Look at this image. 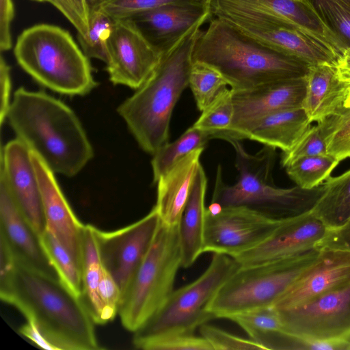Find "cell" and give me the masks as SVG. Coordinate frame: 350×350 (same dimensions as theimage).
Returning a JSON list of instances; mask_svg holds the SVG:
<instances>
[{
    "instance_id": "cell-1",
    "label": "cell",
    "mask_w": 350,
    "mask_h": 350,
    "mask_svg": "<svg viewBox=\"0 0 350 350\" xmlns=\"http://www.w3.org/2000/svg\"><path fill=\"white\" fill-rule=\"evenodd\" d=\"M0 297L33 323L56 350L102 349L82 299L58 278L16 262L0 279Z\"/></svg>"
},
{
    "instance_id": "cell-2",
    "label": "cell",
    "mask_w": 350,
    "mask_h": 350,
    "mask_svg": "<svg viewBox=\"0 0 350 350\" xmlns=\"http://www.w3.org/2000/svg\"><path fill=\"white\" fill-rule=\"evenodd\" d=\"M6 118L17 138L54 173L73 176L93 157L92 144L75 112L46 92L19 88Z\"/></svg>"
},
{
    "instance_id": "cell-3",
    "label": "cell",
    "mask_w": 350,
    "mask_h": 350,
    "mask_svg": "<svg viewBox=\"0 0 350 350\" xmlns=\"http://www.w3.org/2000/svg\"><path fill=\"white\" fill-rule=\"evenodd\" d=\"M193 62L217 69L233 90L306 77L309 65L284 54L215 17L200 31Z\"/></svg>"
},
{
    "instance_id": "cell-4",
    "label": "cell",
    "mask_w": 350,
    "mask_h": 350,
    "mask_svg": "<svg viewBox=\"0 0 350 350\" xmlns=\"http://www.w3.org/2000/svg\"><path fill=\"white\" fill-rule=\"evenodd\" d=\"M200 31V27H195L163 54L146 81L118 108L139 146L152 155L169 142L172 112L189 86L193 51Z\"/></svg>"
},
{
    "instance_id": "cell-5",
    "label": "cell",
    "mask_w": 350,
    "mask_h": 350,
    "mask_svg": "<svg viewBox=\"0 0 350 350\" xmlns=\"http://www.w3.org/2000/svg\"><path fill=\"white\" fill-rule=\"evenodd\" d=\"M228 142L235 151L238 180L233 185L226 184L219 165L212 202L221 207L247 206L283 218L310 211L322 196L323 184L306 189L297 185L281 188L273 183L275 148L265 146L256 154H251L239 140L231 139Z\"/></svg>"
},
{
    "instance_id": "cell-6",
    "label": "cell",
    "mask_w": 350,
    "mask_h": 350,
    "mask_svg": "<svg viewBox=\"0 0 350 350\" xmlns=\"http://www.w3.org/2000/svg\"><path fill=\"white\" fill-rule=\"evenodd\" d=\"M18 65L56 92L83 96L96 85L89 59L66 29L40 23L23 30L14 48Z\"/></svg>"
},
{
    "instance_id": "cell-7",
    "label": "cell",
    "mask_w": 350,
    "mask_h": 350,
    "mask_svg": "<svg viewBox=\"0 0 350 350\" xmlns=\"http://www.w3.org/2000/svg\"><path fill=\"white\" fill-rule=\"evenodd\" d=\"M181 266L178 225L159 224L153 241L129 286L118 309L123 327L132 332L142 327L174 291Z\"/></svg>"
},
{
    "instance_id": "cell-8",
    "label": "cell",
    "mask_w": 350,
    "mask_h": 350,
    "mask_svg": "<svg viewBox=\"0 0 350 350\" xmlns=\"http://www.w3.org/2000/svg\"><path fill=\"white\" fill-rule=\"evenodd\" d=\"M240 265L232 257L213 254L204 272L192 282L174 290L163 306L134 332L133 343L171 334H192L216 319L208 306L221 287Z\"/></svg>"
},
{
    "instance_id": "cell-9",
    "label": "cell",
    "mask_w": 350,
    "mask_h": 350,
    "mask_svg": "<svg viewBox=\"0 0 350 350\" xmlns=\"http://www.w3.org/2000/svg\"><path fill=\"white\" fill-rule=\"evenodd\" d=\"M321 248L259 265L239 267L208 306L215 318L272 306L313 262Z\"/></svg>"
},
{
    "instance_id": "cell-10",
    "label": "cell",
    "mask_w": 350,
    "mask_h": 350,
    "mask_svg": "<svg viewBox=\"0 0 350 350\" xmlns=\"http://www.w3.org/2000/svg\"><path fill=\"white\" fill-rule=\"evenodd\" d=\"M209 5L213 16L309 66L334 63L336 59V56L325 46L253 1L210 0Z\"/></svg>"
},
{
    "instance_id": "cell-11",
    "label": "cell",
    "mask_w": 350,
    "mask_h": 350,
    "mask_svg": "<svg viewBox=\"0 0 350 350\" xmlns=\"http://www.w3.org/2000/svg\"><path fill=\"white\" fill-rule=\"evenodd\" d=\"M277 312L286 333L342 343L350 350V282L301 306Z\"/></svg>"
},
{
    "instance_id": "cell-12",
    "label": "cell",
    "mask_w": 350,
    "mask_h": 350,
    "mask_svg": "<svg viewBox=\"0 0 350 350\" xmlns=\"http://www.w3.org/2000/svg\"><path fill=\"white\" fill-rule=\"evenodd\" d=\"M284 218L247 206L222 207L216 214L206 211L204 253L235 258L264 242Z\"/></svg>"
},
{
    "instance_id": "cell-13",
    "label": "cell",
    "mask_w": 350,
    "mask_h": 350,
    "mask_svg": "<svg viewBox=\"0 0 350 350\" xmlns=\"http://www.w3.org/2000/svg\"><path fill=\"white\" fill-rule=\"evenodd\" d=\"M160 223L154 206L146 216L120 229L95 228L102 265L118 285L122 295L147 254Z\"/></svg>"
},
{
    "instance_id": "cell-14",
    "label": "cell",
    "mask_w": 350,
    "mask_h": 350,
    "mask_svg": "<svg viewBox=\"0 0 350 350\" xmlns=\"http://www.w3.org/2000/svg\"><path fill=\"white\" fill-rule=\"evenodd\" d=\"M306 90V77L270 82L250 89L232 90L233 118L222 139H245L253 126L265 116L283 109L301 107Z\"/></svg>"
},
{
    "instance_id": "cell-15",
    "label": "cell",
    "mask_w": 350,
    "mask_h": 350,
    "mask_svg": "<svg viewBox=\"0 0 350 350\" xmlns=\"http://www.w3.org/2000/svg\"><path fill=\"white\" fill-rule=\"evenodd\" d=\"M162 57L131 19L115 20L107 43V71L110 81L133 89L152 74Z\"/></svg>"
},
{
    "instance_id": "cell-16",
    "label": "cell",
    "mask_w": 350,
    "mask_h": 350,
    "mask_svg": "<svg viewBox=\"0 0 350 350\" xmlns=\"http://www.w3.org/2000/svg\"><path fill=\"white\" fill-rule=\"evenodd\" d=\"M327 232L311 211L284 217L264 242L233 258L240 267H247L293 258L321 248Z\"/></svg>"
},
{
    "instance_id": "cell-17",
    "label": "cell",
    "mask_w": 350,
    "mask_h": 350,
    "mask_svg": "<svg viewBox=\"0 0 350 350\" xmlns=\"http://www.w3.org/2000/svg\"><path fill=\"white\" fill-rule=\"evenodd\" d=\"M33 231L40 237L46 230L41 193L30 149L16 138L1 150V178Z\"/></svg>"
},
{
    "instance_id": "cell-18",
    "label": "cell",
    "mask_w": 350,
    "mask_h": 350,
    "mask_svg": "<svg viewBox=\"0 0 350 350\" xmlns=\"http://www.w3.org/2000/svg\"><path fill=\"white\" fill-rule=\"evenodd\" d=\"M211 16L209 2L188 1L165 4L129 19L163 55Z\"/></svg>"
},
{
    "instance_id": "cell-19",
    "label": "cell",
    "mask_w": 350,
    "mask_h": 350,
    "mask_svg": "<svg viewBox=\"0 0 350 350\" xmlns=\"http://www.w3.org/2000/svg\"><path fill=\"white\" fill-rule=\"evenodd\" d=\"M350 282V250L321 247L313 262L272 305L279 311L301 306Z\"/></svg>"
},
{
    "instance_id": "cell-20",
    "label": "cell",
    "mask_w": 350,
    "mask_h": 350,
    "mask_svg": "<svg viewBox=\"0 0 350 350\" xmlns=\"http://www.w3.org/2000/svg\"><path fill=\"white\" fill-rule=\"evenodd\" d=\"M41 193L46 230L68 250L81 269L84 226L64 196L54 172L35 152L30 150Z\"/></svg>"
},
{
    "instance_id": "cell-21",
    "label": "cell",
    "mask_w": 350,
    "mask_h": 350,
    "mask_svg": "<svg viewBox=\"0 0 350 350\" xmlns=\"http://www.w3.org/2000/svg\"><path fill=\"white\" fill-rule=\"evenodd\" d=\"M0 234L5 239L16 262L58 278L41 245L39 236L19 211L5 183L1 179H0Z\"/></svg>"
},
{
    "instance_id": "cell-22",
    "label": "cell",
    "mask_w": 350,
    "mask_h": 350,
    "mask_svg": "<svg viewBox=\"0 0 350 350\" xmlns=\"http://www.w3.org/2000/svg\"><path fill=\"white\" fill-rule=\"evenodd\" d=\"M204 148L192 151L173 165L157 181L155 208L162 223L178 225L200 163Z\"/></svg>"
},
{
    "instance_id": "cell-23",
    "label": "cell",
    "mask_w": 350,
    "mask_h": 350,
    "mask_svg": "<svg viewBox=\"0 0 350 350\" xmlns=\"http://www.w3.org/2000/svg\"><path fill=\"white\" fill-rule=\"evenodd\" d=\"M302 108L310 122H323L345 110L347 88L338 79L334 63L309 66Z\"/></svg>"
},
{
    "instance_id": "cell-24",
    "label": "cell",
    "mask_w": 350,
    "mask_h": 350,
    "mask_svg": "<svg viewBox=\"0 0 350 350\" xmlns=\"http://www.w3.org/2000/svg\"><path fill=\"white\" fill-rule=\"evenodd\" d=\"M271 12L288 25L315 40L336 57L344 43L316 10L310 0H249Z\"/></svg>"
},
{
    "instance_id": "cell-25",
    "label": "cell",
    "mask_w": 350,
    "mask_h": 350,
    "mask_svg": "<svg viewBox=\"0 0 350 350\" xmlns=\"http://www.w3.org/2000/svg\"><path fill=\"white\" fill-rule=\"evenodd\" d=\"M206 188L207 178L200 165L178 223L181 266L183 268L193 265L204 253Z\"/></svg>"
},
{
    "instance_id": "cell-26",
    "label": "cell",
    "mask_w": 350,
    "mask_h": 350,
    "mask_svg": "<svg viewBox=\"0 0 350 350\" xmlns=\"http://www.w3.org/2000/svg\"><path fill=\"white\" fill-rule=\"evenodd\" d=\"M310 124L302 107L283 109L258 120L246 139L286 152L295 145Z\"/></svg>"
},
{
    "instance_id": "cell-27",
    "label": "cell",
    "mask_w": 350,
    "mask_h": 350,
    "mask_svg": "<svg viewBox=\"0 0 350 350\" xmlns=\"http://www.w3.org/2000/svg\"><path fill=\"white\" fill-rule=\"evenodd\" d=\"M95 228L90 224L84 226L81 256V299L95 324H104L103 305L98 291L103 265Z\"/></svg>"
},
{
    "instance_id": "cell-28",
    "label": "cell",
    "mask_w": 350,
    "mask_h": 350,
    "mask_svg": "<svg viewBox=\"0 0 350 350\" xmlns=\"http://www.w3.org/2000/svg\"><path fill=\"white\" fill-rule=\"evenodd\" d=\"M324 191L311 211L328 230H336L350 219V170L323 183Z\"/></svg>"
},
{
    "instance_id": "cell-29",
    "label": "cell",
    "mask_w": 350,
    "mask_h": 350,
    "mask_svg": "<svg viewBox=\"0 0 350 350\" xmlns=\"http://www.w3.org/2000/svg\"><path fill=\"white\" fill-rule=\"evenodd\" d=\"M210 135L193 125L178 139L160 148L152 159L153 181L157 183L173 165L192 151L204 148Z\"/></svg>"
},
{
    "instance_id": "cell-30",
    "label": "cell",
    "mask_w": 350,
    "mask_h": 350,
    "mask_svg": "<svg viewBox=\"0 0 350 350\" xmlns=\"http://www.w3.org/2000/svg\"><path fill=\"white\" fill-rule=\"evenodd\" d=\"M41 245L59 279L81 298V269L68 250L46 230L39 237Z\"/></svg>"
},
{
    "instance_id": "cell-31",
    "label": "cell",
    "mask_w": 350,
    "mask_h": 350,
    "mask_svg": "<svg viewBox=\"0 0 350 350\" xmlns=\"http://www.w3.org/2000/svg\"><path fill=\"white\" fill-rule=\"evenodd\" d=\"M100 0H88L89 26L85 37H77L81 48L88 58L107 61V43L113 29L115 20L98 6Z\"/></svg>"
},
{
    "instance_id": "cell-32",
    "label": "cell",
    "mask_w": 350,
    "mask_h": 350,
    "mask_svg": "<svg viewBox=\"0 0 350 350\" xmlns=\"http://www.w3.org/2000/svg\"><path fill=\"white\" fill-rule=\"evenodd\" d=\"M339 163L335 157L327 154L299 159L285 168L297 186L311 189L323 184Z\"/></svg>"
},
{
    "instance_id": "cell-33",
    "label": "cell",
    "mask_w": 350,
    "mask_h": 350,
    "mask_svg": "<svg viewBox=\"0 0 350 350\" xmlns=\"http://www.w3.org/2000/svg\"><path fill=\"white\" fill-rule=\"evenodd\" d=\"M233 113L232 90L225 88L202 111L193 126L207 133L211 139H223L231 124Z\"/></svg>"
},
{
    "instance_id": "cell-34",
    "label": "cell",
    "mask_w": 350,
    "mask_h": 350,
    "mask_svg": "<svg viewBox=\"0 0 350 350\" xmlns=\"http://www.w3.org/2000/svg\"><path fill=\"white\" fill-rule=\"evenodd\" d=\"M228 83L213 66L200 62H193L189 86L193 93L198 109H204Z\"/></svg>"
},
{
    "instance_id": "cell-35",
    "label": "cell",
    "mask_w": 350,
    "mask_h": 350,
    "mask_svg": "<svg viewBox=\"0 0 350 350\" xmlns=\"http://www.w3.org/2000/svg\"><path fill=\"white\" fill-rule=\"evenodd\" d=\"M226 319L239 325L252 340L266 332L284 331L278 313L273 306L236 313Z\"/></svg>"
},
{
    "instance_id": "cell-36",
    "label": "cell",
    "mask_w": 350,
    "mask_h": 350,
    "mask_svg": "<svg viewBox=\"0 0 350 350\" xmlns=\"http://www.w3.org/2000/svg\"><path fill=\"white\" fill-rule=\"evenodd\" d=\"M321 124L325 133L327 153L339 161L350 157V109L329 117Z\"/></svg>"
},
{
    "instance_id": "cell-37",
    "label": "cell",
    "mask_w": 350,
    "mask_h": 350,
    "mask_svg": "<svg viewBox=\"0 0 350 350\" xmlns=\"http://www.w3.org/2000/svg\"><path fill=\"white\" fill-rule=\"evenodd\" d=\"M346 47H350V0H310Z\"/></svg>"
},
{
    "instance_id": "cell-38",
    "label": "cell",
    "mask_w": 350,
    "mask_h": 350,
    "mask_svg": "<svg viewBox=\"0 0 350 350\" xmlns=\"http://www.w3.org/2000/svg\"><path fill=\"white\" fill-rule=\"evenodd\" d=\"M133 345L144 350H213L208 342L201 335L192 334H171L150 338Z\"/></svg>"
},
{
    "instance_id": "cell-39",
    "label": "cell",
    "mask_w": 350,
    "mask_h": 350,
    "mask_svg": "<svg viewBox=\"0 0 350 350\" xmlns=\"http://www.w3.org/2000/svg\"><path fill=\"white\" fill-rule=\"evenodd\" d=\"M327 154L325 133L321 124L317 123L310 126L291 150L283 152L281 164L285 167L301 158Z\"/></svg>"
},
{
    "instance_id": "cell-40",
    "label": "cell",
    "mask_w": 350,
    "mask_h": 350,
    "mask_svg": "<svg viewBox=\"0 0 350 350\" xmlns=\"http://www.w3.org/2000/svg\"><path fill=\"white\" fill-rule=\"evenodd\" d=\"M188 1L209 2L207 0H100L98 6L113 19L120 20L131 18L165 4Z\"/></svg>"
},
{
    "instance_id": "cell-41",
    "label": "cell",
    "mask_w": 350,
    "mask_h": 350,
    "mask_svg": "<svg viewBox=\"0 0 350 350\" xmlns=\"http://www.w3.org/2000/svg\"><path fill=\"white\" fill-rule=\"evenodd\" d=\"M200 332L213 350H265L250 338L239 337L207 323L200 327Z\"/></svg>"
},
{
    "instance_id": "cell-42",
    "label": "cell",
    "mask_w": 350,
    "mask_h": 350,
    "mask_svg": "<svg viewBox=\"0 0 350 350\" xmlns=\"http://www.w3.org/2000/svg\"><path fill=\"white\" fill-rule=\"evenodd\" d=\"M73 25L77 37H85L89 26L88 0H49Z\"/></svg>"
},
{
    "instance_id": "cell-43",
    "label": "cell",
    "mask_w": 350,
    "mask_h": 350,
    "mask_svg": "<svg viewBox=\"0 0 350 350\" xmlns=\"http://www.w3.org/2000/svg\"><path fill=\"white\" fill-rule=\"evenodd\" d=\"M98 291L103 305V322L105 324L112 321L118 314L122 295L118 285L103 266Z\"/></svg>"
},
{
    "instance_id": "cell-44",
    "label": "cell",
    "mask_w": 350,
    "mask_h": 350,
    "mask_svg": "<svg viewBox=\"0 0 350 350\" xmlns=\"http://www.w3.org/2000/svg\"><path fill=\"white\" fill-rule=\"evenodd\" d=\"M14 16L12 0H0V49L7 51L12 48L11 25Z\"/></svg>"
},
{
    "instance_id": "cell-45",
    "label": "cell",
    "mask_w": 350,
    "mask_h": 350,
    "mask_svg": "<svg viewBox=\"0 0 350 350\" xmlns=\"http://www.w3.org/2000/svg\"><path fill=\"white\" fill-rule=\"evenodd\" d=\"M0 84H1V105L0 123L7 118L8 112L12 102L10 93L12 88L10 67L5 60L3 55L0 58Z\"/></svg>"
},
{
    "instance_id": "cell-46",
    "label": "cell",
    "mask_w": 350,
    "mask_h": 350,
    "mask_svg": "<svg viewBox=\"0 0 350 350\" xmlns=\"http://www.w3.org/2000/svg\"><path fill=\"white\" fill-rule=\"evenodd\" d=\"M334 64L338 79L347 88L344 108L350 109V47L344 49Z\"/></svg>"
},
{
    "instance_id": "cell-47",
    "label": "cell",
    "mask_w": 350,
    "mask_h": 350,
    "mask_svg": "<svg viewBox=\"0 0 350 350\" xmlns=\"http://www.w3.org/2000/svg\"><path fill=\"white\" fill-rule=\"evenodd\" d=\"M321 247L350 250V219L342 227L328 230Z\"/></svg>"
},
{
    "instance_id": "cell-48",
    "label": "cell",
    "mask_w": 350,
    "mask_h": 350,
    "mask_svg": "<svg viewBox=\"0 0 350 350\" xmlns=\"http://www.w3.org/2000/svg\"><path fill=\"white\" fill-rule=\"evenodd\" d=\"M19 332L38 347L48 350H56L55 347L42 335L38 327L32 323L27 321L23 325Z\"/></svg>"
},
{
    "instance_id": "cell-49",
    "label": "cell",
    "mask_w": 350,
    "mask_h": 350,
    "mask_svg": "<svg viewBox=\"0 0 350 350\" xmlns=\"http://www.w3.org/2000/svg\"><path fill=\"white\" fill-rule=\"evenodd\" d=\"M33 1H38V2H44V1H49V0H33Z\"/></svg>"
},
{
    "instance_id": "cell-50",
    "label": "cell",
    "mask_w": 350,
    "mask_h": 350,
    "mask_svg": "<svg viewBox=\"0 0 350 350\" xmlns=\"http://www.w3.org/2000/svg\"><path fill=\"white\" fill-rule=\"evenodd\" d=\"M207 1H209L210 0H207Z\"/></svg>"
},
{
    "instance_id": "cell-51",
    "label": "cell",
    "mask_w": 350,
    "mask_h": 350,
    "mask_svg": "<svg viewBox=\"0 0 350 350\" xmlns=\"http://www.w3.org/2000/svg\"><path fill=\"white\" fill-rule=\"evenodd\" d=\"M299 1H301V0H299Z\"/></svg>"
}]
</instances>
